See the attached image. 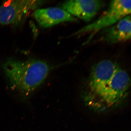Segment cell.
Returning a JSON list of instances; mask_svg holds the SVG:
<instances>
[{
  "mask_svg": "<svg viewBox=\"0 0 131 131\" xmlns=\"http://www.w3.org/2000/svg\"><path fill=\"white\" fill-rule=\"evenodd\" d=\"M3 69L13 88L25 98L43 82L50 70L47 63L36 59H9L3 64Z\"/></svg>",
  "mask_w": 131,
  "mask_h": 131,
  "instance_id": "6da1fadb",
  "label": "cell"
},
{
  "mask_svg": "<svg viewBox=\"0 0 131 131\" xmlns=\"http://www.w3.org/2000/svg\"><path fill=\"white\" fill-rule=\"evenodd\" d=\"M131 1L114 0L110 3L108 9L100 18L77 31L73 36L90 34L93 37L99 31L108 28L128 15H130Z\"/></svg>",
  "mask_w": 131,
  "mask_h": 131,
  "instance_id": "7a4b0ae2",
  "label": "cell"
},
{
  "mask_svg": "<svg viewBox=\"0 0 131 131\" xmlns=\"http://www.w3.org/2000/svg\"><path fill=\"white\" fill-rule=\"evenodd\" d=\"M42 2L26 0L6 2L0 6V24L7 25L20 24L31 10L42 4Z\"/></svg>",
  "mask_w": 131,
  "mask_h": 131,
  "instance_id": "3957f363",
  "label": "cell"
},
{
  "mask_svg": "<svg viewBox=\"0 0 131 131\" xmlns=\"http://www.w3.org/2000/svg\"><path fill=\"white\" fill-rule=\"evenodd\" d=\"M130 84L129 74L119 67L108 84L101 100L108 107L119 105L127 96Z\"/></svg>",
  "mask_w": 131,
  "mask_h": 131,
  "instance_id": "277c9868",
  "label": "cell"
},
{
  "mask_svg": "<svg viewBox=\"0 0 131 131\" xmlns=\"http://www.w3.org/2000/svg\"><path fill=\"white\" fill-rule=\"evenodd\" d=\"M118 66L114 62L104 60L94 66L91 69L89 81L91 93L100 99Z\"/></svg>",
  "mask_w": 131,
  "mask_h": 131,
  "instance_id": "5b68a950",
  "label": "cell"
},
{
  "mask_svg": "<svg viewBox=\"0 0 131 131\" xmlns=\"http://www.w3.org/2000/svg\"><path fill=\"white\" fill-rule=\"evenodd\" d=\"M105 5L98 0H71L66 2L62 8L74 17L89 22Z\"/></svg>",
  "mask_w": 131,
  "mask_h": 131,
  "instance_id": "8992f818",
  "label": "cell"
},
{
  "mask_svg": "<svg viewBox=\"0 0 131 131\" xmlns=\"http://www.w3.org/2000/svg\"><path fill=\"white\" fill-rule=\"evenodd\" d=\"M34 16L39 25L48 28L63 22H74L77 19L62 8L51 7L36 9Z\"/></svg>",
  "mask_w": 131,
  "mask_h": 131,
  "instance_id": "52a82bcc",
  "label": "cell"
},
{
  "mask_svg": "<svg viewBox=\"0 0 131 131\" xmlns=\"http://www.w3.org/2000/svg\"><path fill=\"white\" fill-rule=\"evenodd\" d=\"M102 39L103 41L111 44L128 41L131 39L130 15L124 17L108 28H106Z\"/></svg>",
  "mask_w": 131,
  "mask_h": 131,
  "instance_id": "ba28073f",
  "label": "cell"
}]
</instances>
